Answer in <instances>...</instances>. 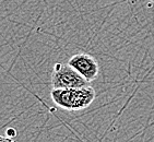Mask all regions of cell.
<instances>
[{
	"label": "cell",
	"instance_id": "cell-1",
	"mask_svg": "<svg viewBox=\"0 0 154 142\" xmlns=\"http://www.w3.org/2000/svg\"><path fill=\"white\" fill-rule=\"evenodd\" d=\"M95 90L92 86L72 89H53L51 97L54 103L67 110H80L89 107L95 98Z\"/></svg>",
	"mask_w": 154,
	"mask_h": 142
},
{
	"label": "cell",
	"instance_id": "cell-2",
	"mask_svg": "<svg viewBox=\"0 0 154 142\" xmlns=\"http://www.w3.org/2000/svg\"><path fill=\"white\" fill-rule=\"evenodd\" d=\"M89 81L83 78L69 63H56L51 74L53 89H72L89 85Z\"/></svg>",
	"mask_w": 154,
	"mask_h": 142
},
{
	"label": "cell",
	"instance_id": "cell-3",
	"mask_svg": "<svg viewBox=\"0 0 154 142\" xmlns=\"http://www.w3.org/2000/svg\"><path fill=\"white\" fill-rule=\"evenodd\" d=\"M68 63L72 66L83 78L91 82L98 76L100 67L94 57L89 54H77L69 59Z\"/></svg>",
	"mask_w": 154,
	"mask_h": 142
},
{
	"label": "cell",
	"instance_id": "cell-4",
	"mask_svg": "<svg viewBox=\"0 0 154 142\" xmlns=\"http://www.w3.org/2000/svg\"><path fill=\"white\" fill-rule=\"evenodd\" d=\"M7 136L8 137H15L17 136V132H15L14 129H8V130H7Z\"/></svg>",
	"mask_w": 154,
	"mask_h": 142
},
{
	"label": "cell",
	"instance_id": "cell-5",
	"mask_svg": "<svg viewBox=\"0 0 154 142\" xmlns=\"http://www.w3.org/2000/svg\"><path fill=\"white\" fill-rule=\"evenodd\" d=\"M150 1H152V2H154V0H150Z\"/></svg>",
	"mask_w": 154,
	"mask_h": 142
}]
</instances>
